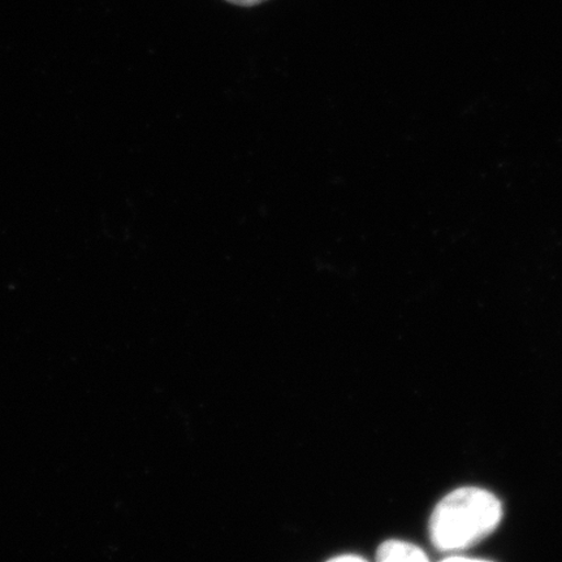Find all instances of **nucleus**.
Wrapping results in <instances>:
<instances>
[{
  "instance_id": "20e7f679",
  "label": "nucleus",
  "mask_w": 562,
  "mask_h": 562,
  "mask_svg": "<svg viewBox=\"0 0 562 562\" xmlns=\"http://www.w3.org/2000/svg\"><path fill=\"white\" fill-rule=\"evenodd\" d=\"M331 561H342V562H346V561H364V559L362 557H357V554H341V557H337V558H334L331 559Z\"/></svg>"
},
{
  "instance_id": "39448f33",
  "label": "nucleus",
  "mask_w": 562,
  "mask_h": 562,
  "mask_svg": "<svg viewBox=\"0 0 562 562\" xmlns=\"http://www.w3.org/2000/svg\"><path fill=\"white\" fill-rule=\"evenodd\" d=\"M445 561H483V559H475V558H469V557H459V554H456V557H448V558H446Z\"/></svg>"
},
{
  "instance_id": "7ed1b4c3",
  "label": "nucleus",
  "mask_w": 562,
  "mask_h": 562,
  "mask_svg": "<svg viewBox=\"0 0 562 562\" xmlns=\"http://www.w3.org/2000/svg\"><path fill=\"white\" fill-rule=\"evenodd\" d=\"M227 2L241 7H252L266 2V0H227Z\"/></svg>"
},
{
  "instance_id": "f257e3e1",
  "label": "nucleus",
  "mask_w": 562,
  "mask_h": 562,
  "mask_svg": "<svg viewBox=\"0 0 562 562\" xmlns=\"http://www.w3.org/2000/svg\"><path fill=\"white\" fill-rule=\"evenodd\" d=\"M503 504L492 492L477 487L457 488L435 507L430 538L441 552L465 551L497 529Z\"/></svg>"
},
{
  "instance_id": "f03ea898",
  "label": "nucleus",
  "mask_w": 562,
  "mask_h": 562,
  "mask_svg": "<svg viewBox=\"0 0 562 562\" xmlns=\"http://www.w3.org/2000/svg\"><path fill=\"white\" fill-rule=\"evenodd\" d=\"M376 560L379 562H426L428 558L425 551L416 544L403 542V540H386L378 548Z\"/></svg>"
}]
</instances>
